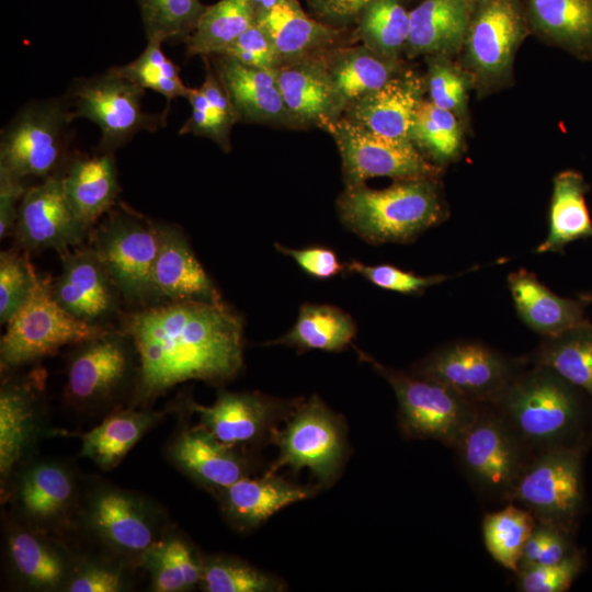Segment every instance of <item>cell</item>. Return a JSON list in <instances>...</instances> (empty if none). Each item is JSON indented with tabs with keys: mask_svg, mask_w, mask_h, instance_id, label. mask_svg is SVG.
I'll return each mask as SVG.
<instances>
[{
	"mask_svg": "<svg viewBox=\"0 0 592 592\" xmlns=\"http://www.w3.org/2000/svg\"><path fill=\"white\" fill-rule=\"evenodd\" d=\"M22 180L0 171V238L9 236L15 227L20 202L26 192Z\"/></svg>",
	"mask_w": 592,
	"mask_h": 592,
	"instance_id": "cell-56",
	"label": "cell"
},
{
	"mask_svg": "<svg viewBox=\"0 0 592 592\" xmlns=\"http://www.w3.org/2000/svg\"><path fill=\"white\" fill-rule=\"evenodd\" d=\"M123 330L137 355L139 401L189 380L227 382L243 366V323L226 304L148 306L128 315Z\"/></svg>",
	"mask_w": 592,
	"mask_h": 592,
	"instance_id": "cell-1",
	"label": "cell"
},
{
	"mask_svg": "<svg viewBox=\"0 0 592 592\" xmlns=\"http://www.w3.org/2000/svg\"><path fill=\"white\" fill-rule=\"evenodd\" d=\"M106 327L80 321L53 297L50 282L38 274L26 301L5 323L0 341L1 369H12L79 344Z\"/></svg>",
	"mask_w": 592,
	"mask_h": 592,
	"instance_id": "cell-7",
	"label": "cell"
},
{
	"mask_svg": "<svg viewBox=\"0 0 592 592\" xmlns=\"http://www.w3.org/2000/svg\"><path fill=\"white\" fill-rule=\"evenodd\" d=\"M255 22L252 0H219L206 5L185 41L186 56L219 55Z\"/></svg>",
	"mask_w": 592,
	"mask_h": 592,
	"instance_id": "cell-39",
	"label": "cell"
},
{
	"mask_svg": "<svg viewBox=\"0 0 592 592\" xmlns=\"http://www.w3.org/2000/svg\"><path fill=\"white\" fill-rule=\"evenodd\" d=\"M455 448L471 480L491 493L506 497L525 467V447L498 413L479 410Z\"/></svg>",
	"mask_w": 592,
	"mask_h": 592,
	"instance_id": "cell-14",
	"label": "cell"
},
{
	"mask_svg": "<svg viewBox=\"0 0 592 592\" xmlns=\"http://www.w3.org/2000/svg\"><path fill=\"white\" fill-rule=\"evenodd\" d=\"M411 141L436 162L453 159L462 144V129L455 113L423 101L415 114Z\"/></svg>",
	"mask_w": 592,
	"mask_h": 592,
	"instance_id": "cell-47",
	"label": "cell"
},
{
	"mask_svg": "<svg viewBox=\"0 0 592 592\" xmlns=\"http://www.w3.org/2000/svg\"><path fill=\"white\" fill-rule=\"evenodd\" d=\"M583 559L573 551L554 565H533L517 571L519 588L523 592H563L579 574Z\"/></svg>",
	"mask_w": 592,
	"mask_h": 592,
	"instance_id": "cell-50",
	"label": "cell"
},
{
	"mask_svg": "<svg viewBox=\"0 0 592 592\" xmlns=\"http://www.w3.org/2000/svg\"><path fill=\"white\" fill-rule=\"evenodd\" d=\"M582 453L570 445L542 452L520 474L506 498L538 522L569 532L583 502Z\"/></svg>",
	"mask_w": 592,
	"mask_h": 592,
	"instance_id": "cell-9",
	"label": "cell"
},
{
	"mask_svg": "<svg viewBox=\"0 0 592 592\" xmlns=\"http://www.w3.org/2000/svg\"><path fill=\"white\" fill-rule=\"evenodd\" d=\"M356 23V35L363 45L382 57L397 59L407 46L410 12L402 0H373Z\"/></svg>",
	"mask_w": 592,
	"mask_h": 592,
	"instance_id": "cell-41",
	"label": "cell"
},
{
	"mask_svg": "<svg viewBox=\"0 0 592 592\" xmlns=\"http://www.w3.org/2000/svg\"><path fill=\"white\" fill-rule=\"evenodd\" d=\"M60 172L70 205L91 229L114 206L119 192L114 152L68 157Z\"/></svg>",
	"mask_w": 592,
	"mask_h": 592,
	"instance_id": "cell-27",
	"label": "cell"
},
{
	"mask_svg": "<svg viewBox=\"0 0 592 592\" xmlns=\"http://www.w3.org/2000/svg\"><path fill=\"white\" fill-rule=\"evenodd\" d=\"M162 43L147 41L143 53L128 64L111 69L145 90H152L167 100V106L177 98H187L191 90L180 76V68L162 50Z\"/></svg>",
	"mask_w": 592,
	"mask_h": 592,
	"instance_id": "cell-44",
	"label": "cell"
},
{
	"mask_svg": "<svg viewBox=\"0 0 592 592\" xmlns=\"http://www.w3.org/2000/svg\"><path fill=\"white\" fill-rule=\"evenodd\" d=\"M429 60L428 90L430 101L436 106L457 113L466 103V81L444 55H433Z\"/></svg>",
	"mask_w": 592,
	"mask_h": 592,
	"instance_id": "cell-51",
	"label": "cell"
},
{
	"mask_svg": "<svg viewBox=\"0 0 592 592\" xmlns=\"http://www.w3.org/2000/svg\"><path fill=\"white\" fill-rule=\"evenodd\" d=\"M206 73L198 88H191L187 100L192 112L180 135L192 134L215 141L224 151L230 150V130L238 116L229 95L204 57Z\"/></svg>",
	"mask_w": 592,
	"mask_h": 592,
	"instance_id": "cell-37",
	"label": "cell"
},
{
	"mask_svg": "<svg viewBox=\"0 0 592 592\" xmlns=\"http://www.w3.org/2000/svg\"><path fill=\"white\" fill-rule=\"evenodd\" d=\"M147 41L184 42L206 9L200 0H135Z\"/></svg>",
	"mask_w": 592,
	"mask_h": 592,
	"instance_id": "cell-45",
	"label": "cell"
},
{
	"mask_svg": "<svg viewBox=\"0 0 592 592\" xmlns=\"http://www.w3.org/2000/svg\"><path fill=\"white\" fill-rule=\"evenodd\" d=\"M533 364L546 366L581 389L592 401V322L544 340L532 357Z\"/></svg>",
	"mask_w": 592,
	"mask_h": 592,
	"instance_id": "cell-38",
	"label": "cell"
},
{
	"mask_svg": "<svg viewBox=\"0 0 592 592\" xmlns=\"http://www.w3.org/2000/svg\"><path fill=\"white\" fill-rule=\"evenodd\" d=\"M145 89L111 68L101 75L76 78L65 98L76 118L98 125L100 152H115L139 132H156L167 125L170 107L161 113L146 112L141 105Z\"/></svg>",
	"mask_w": 592,
	"mask_h": 592,
	"instance_id": "cell-5",
	"label": "cell"
},
{
	"mask_svg": "<svg viewBox=\"0 0 592 592\" xmlns=\"http://www.w3.org/2000/svg\"><path fill=\"white\" fill-rule=\"evenodd\" d=\"M325 59L342 115L353 102L400 73L397 59L382 57L364 45L338 50Z\"/></svg>",
	"mask_w": 592,
	"mask_h": 592,
	"instance_id": "cell-31",
	"label": "cell"
},
{
	"mask_svg": "<svg viewBox=\"0 0 592 592\" xmlns=\"http://www.w3.org/2000/svg\"><path fill=\"white\" fill-rule=\"evenodd\" d=\"M257 22L269 34L281 65L321 55L340 41L343 31L309 16L298 0L274 7L258 15Z\"/></svg>",
	"mask_w": 592,
	"mask_h": 592,
	"instance_id": "cell-28",
	"label": "cell"
},
{
	"mask_svg": "<svg viewBox=\"0 0 592 592\" xmlns=\"http://www.w3.org/2000/svg\"><path fill=\"white\" fill-rule=\"evenodd\" d=\"M271 441L278 454L266 473L274 474L283 467L294 471L307 468L320 487L337 479L346 457L344 422L317 396L295 403L285 426L276 429Z\"/></svg>",
	"mask_w": 592,
	"mask_h": 592,
	"instance_id": "cell-8",
	"label": "cell"
},
{
	"mask_svg": "<svg viewBox=\"0 0 592 592\" xmlns=\"http://www.w3.org/2000/svg\"><path fill=\"white\" fill-rule=\"evenodd\" d=\"M357 352L391 386L398 402V423L407 437L457 445L476 419L478 403L437 382L387 367Z\"/></svg>",
	"mask_w": 592,
	"mask_h": 592,
	"instance_id": "cell-6",
	"label": "cell"
},
{
	"mask_svg": "<svg viewBox=\"0 0 592 592\" xmlns=\"http://www.w3.org/2000/svg\"><path fill=\"white\" fill-rule=\"evenodd\" d=\"M76 116L64 96L25 103L2 128L0 171L45 179L67 161Z\"/></svg>",
	"mask_w": 592,
	"mask_h": 592,
	"instance_id": "cell-4",
	"label": "cell"
},
{
	"mask_svg": "<svg viewBox=\"0 0 592 592\" xmlns=\"http://www.w3.org/2000/svg\"><path fill=\"white\" fill-rule=\"evenodd\" d=\"M252 67L276 69L281 62L266 31L255 22L221 54Z\"/></svg>",
	"mask_w": 592,
	"mask_h": 592,
	"instance_id": "cell-52",
	"label": "cell"
},
{
	"mask_svg": "<svg viewBox=\"0 0 592 592\" xmlns=\"http://www.w3.org/2000/svg\"><path fill=\"white\" fill-rule=\"evenodd\" d=\"M355 333L354 320L342 309L331 305L304 304L292 329L267 345L340 352L352 342Z\"/></svg>",
	"mask_w": 592,
	"mask_h": 592,
	"instance_id": "cell-36",
	"label": "cell"
},
{
	"mask_svg": "<svg viewBox=\"0 0 592 592\" xmlns=\"http://www.w3.org/2000/svg\"><path fill=\"white\" fill-rule=\"evenodd\" d=\"M550 527V524L537 522L536 526L525 542L517 571L531 567L537 562L547 542Z\"/></svg>",
	"mask_w": 592,
	"mask_h": 592,
	"instance_id": "cell-58",
	"label": "cell"
},
{
	"mask_svg": "<svg viewBox=\"0 0 592 592\" xmlns=\"http://www.w3.org/2000/svg\"><path fill=\"white\" fill-rule=\"evenodd\" d=\"M169 457L192 480L216 492L249 473L248 460L235 447L219 442L201 425L181 432L169 447Z\"/></svg>",
	"mask_w": 592,
	"mask_h": 592,
	"instance_id": "cell-25",
	"label": "cell"
},
{
	"mask_svg": "<svg viewBox=\"0 0 592 592\" xmlns=\"http://www.w3.org/2000/svg\"><path fill=\"white\" fill-rule=\"evenodd\" d=\"M160 246L151 271L150 300L225 304L179 228L158 224Z\"/></svg>",
	"mask_w": 592,
	"mask_h": 592,
	"instance_id": "cell-19",
	"label": "cell"
},
{
	"mask_svg": "<svg viewBox=\"0 0 592 592\" xmlns=\"http://www.w3.org/2000/svg\"><path fill=\"white\" fill-rule=\"evenodd\" d=\"M424 86L413 72L398 73L382 88L349 105L343 117L376 134L411 140Z\"/></svg>",
	"mask_w": 592,
	"mask_h": 592,
	"instance_id": "cell-22",
	"label": "cell"
},
{
	"mask_svg": "<svg viewBox=\"0 0 592 592\" xmlns=\"http://www.w3.org/2000/svg\"><path fill=\"white\" fill-rule=\"evenodd\" d=\"M293 407L258 392L226 390L210 406L192 405L201 426L231 447L271 439L277 421L286 419Z\"/></svg>",
	"mask_w": 592,
	"mask_h": 592,
	"instance_id": "cell-18",
	"label": "cell"
},
{
	"mask_svg": "<svg viewBox=\"0 0 592 592\" xmlns=\"http://www.w3.org/2000/svg\"><path fill=\"white\" fill-rule=\"evenodd\" d=\"M536 521L527 509L514 504L487 514L482 522V533L491 557L502 567L517 571L523 547Z\"/></svg>",
	"mask_w": 592,
	"mask_h": 592,
	"instance_id": "cell-43",
	"label": "cell"
},
{
	"mask_svg": "<svg viewBox=\"0 0 592 592\" xmlns=\"http://www.w3.org/2000/svg\"><path fill=\"white\" fill-rule=\"evenodd\" d=\"M14 231L21 247L30 251L54 249L60 253L83 242L90 229L70 205L60 170L26 190Z\"/></svg>",
	"mask_w": 592,
	"mask_h": 592,
	"instance_id": "cell-15",
	"label": "cell"
},
{
	"mask_svg": "<svg viewBox=\"0 0 592 592\" xmlns=\"http://www.w3.org/2000/svg\"><path fill=\"white\" fill-rule=\"evenodd\" d=\"M524 32L520 0H476L465 38L471 67L488 79L503 76Z\"/></svg>",
	"mask_w": 592,
	"mask_h": 592,
	"instance_id": "cell-17",
	"label": "cell"
},
{
	"mask_svg": "<svg viewBox=\"0 0 592 592\" xmlns=\"http://www.w3.org/2000/svg\"><path fill=\"white\" fill-rule=\"evenodd\" d=\"M521 369L509 358L476 341H455L421 360L414 375L437 382L475 403H492Z\"/></svg>",
	"mask_w": 592,
	"mask_h": 592,
	"instance_id": "cell-12",
	"label": "cell"
},
{
	"mask_svg": "<svg viewBox=\"0 0 592 592\" xmlns=\"http://www.w3.org/2000/svg\"><path fill=\"white\" fill-rule=\"evenodd\" d=\"M288 0H252L257 16Z\"/></svg>",
	"mask_w": 592,
	"mask_h": 592,
	"instance_id": "cell-59",
	"label": "cell"
},
{
	"mask_svg": "<svg viewBox=\"0 0 592 592\" xmlns=\"http://www.w3.org/2000/svg\"><path fill=\"white\" fill-rule=\"evenodd\" d=\"M322 128L337 144L346 187L365 184L376 177L413 180L434 179L439 173V168L411 140L376 134L343 116Z\"/></svg>",
	"mask_w": 592,
	"mask_h": 592,
	"instance_id": "cell-10",
	"label": "cell"
},
{
	"mask_svg": "<svg viewBox=\"0 0 592 592\" xmlns=\"http://www.w3.org/2000/svg\"><path fill=\"white\" fill-rule=\"evenodd\" d=\"M345 270L358 274L373 285L405 295H422L428 288L447 280L446 275L421 276L390 264L368 265L352 260Z\"/></svg>",
	"mask_w": 592,
	"mask_h": 592,
	"instance_id": "cell-49",
	"label": "cell"
},
{
	"mask_svg": "<svg viewBox=\"0 0 592 592\" xmlns=\"http://www.w3.org/2000/svg\"><path fill=\"white\" fill-rule=\"evenodd\" d=\"M87 517L102 542L125 555L141 558L160 539L148 508L127 491L98 490L89 501Z\"/></svg>",
	"mask_w": 592,
	"mask_h": 592,
	"instance_id": "cell-20",
	"label": "cell"
},
{
	"mask_svg": "<svg viewBox=\"0 0 592 592\" xmlns=\"http://www.w3.org/2000/svg\"><path fill=\"white\" fill-rule=\"evenodd\" d=\"M124 588L122 573L102 565L81 567L67 581L65 590L69 592H118Z\"/></svg>",
	"mask_w": 592,
	"mask_h": 592,
	"instance_id": "cell-54",
	"label": "cell"
},
{
	"mask_svg": "<svg viewBox=\"0 0 592 592\" xmlns=\"http://www.w3.org/2000/svg\"><path fill=\"white\" fill-rule=\"evenodd\" d=\"M476 0H422L410 11L409 56L445 55L464 43Z\"/></svg>",
	"mask_w": 592,
	"mask_h": 592,
	"instance_id": "cell-29",
	"label": "cell"
},
{
	"mask_svg": "<svg viewBox=\"0 0 592 592\" xmlns=\"http://www.w3.org/2000/svg\"><path fill=\"white\" fill-rule=\"evenodd\" d=\"M159 246L158 224L124 209L113 212L94 231L92 248L122 298L143 304L150 300Z\"/></svg>",
	"mask_w": 592,
	"mask_h": 592,
	"instance_id": "cell-11",
	"label": "cell"
},
{
	"mask_svg": "<svg viewBox=\"0 0 592 592\" xmlns=\"http://www.w3.org/2000/svg\"><path fill=\"white\" fill-rule=\"evenodd\" d=\"M319 489L320 486H300L276 473H265L258 478L243 477L217 493L227 521L239 531H249Z\"/></svg>",
	"mask_w": 592,
	"mask_h": 592,
	"instance_id": "cell-23",
	"label": "cell"
},
{
	"mask_svg": "<svg viewBox=\"0 0 592 592\" xmlns=\"http://www.w3.org/2000/svg\"><path fill=\"white\" fill-rule=\"evenodd\" d=\"M216 56L215 73L230 98L238 122L297 127L282 98L276 69L243 65Z\"/></svg>",
	"mask_w": 592,
	"mask_h": 592,
	"instance_id": "cell-21",
	"label": "cell"
},
{
	"mask_svg": "<svg viewBox=\"0 0 592 592\" xmlns=\"http://www.w3.org/2000/svg\"><path fill=\"white\" fill-rule=\"evenodd\" d=\"M337 208L342 224L373 244L410 242L446 217L434 179L399 180L383 190L349 186Z\"/></svg>",
	"mask_w": 592,
	"mask_h": 592,
	"instance_id": "cell-3",
	"label": "cell"
},
{
	"mask_svg": "<svg viewBox=\"0 0 592 592\" xmlns=\"http://www.w3.org/2000/svg\"><path fill=\"white\" fill-rule=\"evenodd\" d=\"M62 270L50 282L54 299L72 317L104 326L119 312L122 298L94 249H70L59 253Z\"/></svg>",
	"mask_w": 592,
	"mask_h": 592,
	"instance_id": "cell-16",
	"label": "cell"
},
{
	"mask_svg": "<svg viewBox=\"0 0 592 592\" xmlns=\"http://www.w3.org/2000/svg\"><path fill=\"white\" fill-rule=\"evenodd\" d=\"M568 535L569 532L551 525L547 542L536 563L554 565L572 554Z\"/></svg>",
	"mask_w": 592,
	"mask_h": 592,
	"instance_id": "cell-57",
	"label": "cell"
},
{
	"mask_svg": "<svg viewBox=\"0 0 592 592\" xmlns=\"http://www.w3.org/2000/svg\"><path fill=\"white\" fill-rule=\"evenodd\" d=\"M531 25L579 57L592 58V0H527Z\"/></svg>",
	"mask_w": 592,
	"mask_h": 592,
	"instance_id": "cell-34",
	"label": "cell"
},
{
	"mask_svg": "<svg viewBox=\"0 0 592 592\" xmlns=\"http://www.w3.org/2000/svg\"><path fill=\"white\" fill-rule=\"evenodd\" d=\"M584 395L553 369L533 364L519 371L492 402L524 447L542 452L577 445L584 418Z\"/></svg>",
	"mask_w": 592,
	"mask_h": 592,
	"instance_id": "cell-2",
	"label": "cell"
},
{
	"mask_svg": "<svg viewBox=\"0 0 592 592\" xmlns=\"http://www.w3.org/2000/svg\"><path fill=\"white\" fill-rule=\"evenodd\" d=\"M162 413L119 410L81 436V456L104 470L116 467L143 435L161 420Z\"/></svg>",
	"mask_w": 592,
	"mask_h": 592,
	"instance_id": "cell-35",
	"label": "cell"
},
{
	"mask_svg": "<svg viewBox=\"0 0 592 592\" xmlns=\"http://www.w3.org/2000/svg\"><path fill=\"white\" fill-rule=\"evenodd\" d=\"M580 298L585 300L588 304L592 303V293H584L580 295Z\"/></svg>",
	"mask_w": 592,
	"mask_h": 592,
	"instance_id": "cell-60",
	"label": "cell"
},
{
	"mask_svg": "<svg viewBox=\"0 0 592 592\" xmlns=\"http://www.w3.org/2000/svg\"><path fill=\"white\" fill-rule=\"evenodd\" d=\"M76 483L60 464L42 462L21 475L16 500L22 513L37 524H47L66 514L75 500Z\"/></svg>",
	"mask_w": 592,
	"mask_h": 592,
	"instance_id": "cell-32",
	"label": "cell"
},
{
	"mask_svg": "<svg viewBox=\"0 0 592 592\" xmlns=\"http://www.w3.org/2000/svg\"><path fill=\"white\" fill-rule=\"evenodd\" d=\"M275 248L295 260L307 274L319 280L331 278L344 270L337 253L325 247L291 249L275 243Z\"/></svg>",
	"mask_w": 592,
	"mask_h": 592,
	"instance_id": "cell-53",
	"label": "cell"
},
{
	"mask_svg": "<svg viewBox=\"0 0 592 592\" xmlns=\"http://www.w3.org/2000/svg\"><path fill=\"white\" fill-rule=\"evenodd\" d=\"M38 406L29 384L5 383L0 391V475L2 482L35 440Z\"/></svg>",
	"mask_w": 592,
	"mask_h": 592,
	"instance_id": "cell-33",
	"label": "cell"
},
{
	"mask_svg": "<svg viewBox=\"0 0 592 592\" xmlns=\"http://www.w3.org/2000/svg\"><path fill=\"white\" fill-rule=\"evenodd\" d=\"M136 356L124 330L106 328L77 344L67 366V399L78 407H92L110 399L137 373Z\"/></svg>",
	"mask_w": 592,
	"mask_h": 592,
	"instance_id": "cell-13",
	"label": "cell"
},
{
	"mask_svg": "<svg viewBox=\"0 0 592 592\" xmlns=\"http://www.w3.org/2000/svg\"><path fill=\"white\" fill-rule=\"evenodd\" d=\"M508 287L519 318L543 338L590 322L585 300L557 295L525 269L509 274Z\"/></svg>",
	"mask_w": 592,
	"mask_h": 592,
	"instance_id": "cell-26",
	"label": "cell"
},
{
	"mask_svg": "<svg viewBox=\"0 0 592 592\" xmlns=\"http://www.w3.org/2000/svg\"><path fill=\"white\" fill-rule=\"evenodd\" d=\"M588 184L574 170L559 172L553 181L548 232L537 253L563 252L572 241L592 238V219L585 201Z\"/></svg>",
	"mask_w": 592,
	"mask_h": 592,
	"instance_id": "cell-30",
	"label": "cell"
},
{
	"mask_svg": "<svg viewBox=\"0 0 592 592\" xmlns=\"http://www.w3.org/2000/svg\"><path fill=\"white\" fill-rule=\"evenodd\" d=\"M37 273L27 257L13 250L0 253V321L5 325L29 298Z\"/></svg>",
	"mask_w": 592,
	"mask_h": 592,
	"instance_id": "cell-48",
	"label": "cell"
},
{
	"mask_svg": "<svg viewBox=\"0 0 592 592\" xmlns=\"http://www.w3.org/2000/svg\"><path fill=\"white\" fill-rule=\"evenodd\" d=\"M8 555L16 577L31 588L56 589L67 580L62 554L31 531L16 530L9 535Z\"/></svg>",
	"mask_w": 592,
	"mask_h": 592,
	"instance_id": "cell-40",
	"label": "cell"
},
{
	"mask_svg": "<svg viewBox=\"0 0 592 592\" xmlns=\"http://www.w3.org/2000/svg\"><path fill=\"white\" fill-rule=\"evenodd\" d=\"M200 585L206 592H280L285 584L248 562L213 556L203 560Z\"/></svg>",
	"mask_w": 592,
	"mask_h": 592,
	"instance_id": "cell-46",
	"label": "cell"
},
{
	"mask_svg": "<svg viewBox=\"0 0 592 592\" xmlns=\"http://www.w3.org/2000/svg\"><path fill=\"white\" fill-rule=\"evenodd\" d=\"M319 21L337 29L356 23L361 12L373 0H306Z\"/></svg>",
	"mask_w": 592,
	"mask_h": 592,
	"instance_id": "cell-55",
	"label": "cell"
},
{
	"mask_svg": "<svg viewBox=\"0 0 592 592\" xmlns=\"http://www.w3.org/2000/svg\"><path fill=\"white\" fill-rule=\"evenodd\" d=\"M141 559L151 574L153 591L179 592L200 583L203 561L180 537L159 539Z\"/></svg>",
	"mask_w": 592,
	"mask_h": 592,
	"instance_id": "cell-42",
	"label": "cell"
},
{
	"mask_svg": "<svg viewBox=\"0 0 592 592\" xmlns=\"http://www.w3.org/2000/svg\"><path fill=\"white\" fill-rule=\"evenodd\" d=\"M282 98L297 127L325 124L342 116L322 55L276 68Z\"/></svg>",
	"mask_w": 592,
	"mask_h": 592,
	"instance_id": "cell-24",
	"label": "cell"
}]
</instances>
